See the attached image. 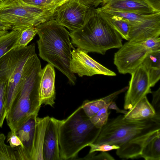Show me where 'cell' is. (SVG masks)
<instances>
[{
  "mask_svg": "<svg viewBox=\"0 0 160 160\" xmlns=\"http://www.w3.org/2000/svg\"><path fill=\"white\" fill-rule=\"evenodd\" d=\"M160 129V119L152 118L131 121L120 115L108 119L93 143L118 146L116 154L121 158H140L143 145L155 131Z\"/></svg>",
  "mask_w": 160,
  "mask_h": 160,
  "instance_id": "6da1fadb",
  "label": "cell"
},
{
  "mask_svg": "<svg viewBox=\"0 0 160 160\" xmlns=\"http://www.w3.org/2000/svg\"><path fill=\"white\" fill-rule=\"evenodd\" d=\"M42 69L36 54L29 58L24 65L20 87L6 117L13 133L31 115L39 112L42 105L39 92Z\"/></svg>",
  "mask_w": 160,
  "mask_h": 160,
  "instance_id": "7a4b0ae2",
  "label": "cell"
},
{
  "mask_svg": "<svg viewBox=\"0 0 160 160\" xmlns=\"http://www.w3.org/2000/svg\"><path fill=\"white\" fill-rule=\"evenodd\" d=\"M35 27L39 37L37 43L40 57L61 72L69 83L74 85L77 78L70 69L73 47L69 32L54 19Z\"/></svg>",
  "mask_w": 160,
  "mask_h": 160,
  "instance_id": "3957f363",
  "label": "cell"
},
{
  "mask_svg": "<svg viewBox=\"0 0 160 160\" xmlns=\"http://www.w3.org/2000/svg\"><path fill=\"white\" fill-rule=\"evenodd\" d=\"M101 129L93 125L81 106L66 118L58 120L60 160L75 159L80 151L94 142Z\"/></svg>",
  "mask_w": 160,
  "mask_h": 160,
  "instance_id": "277c9868",
  "label": "cell"
},
{
  "mask_svg": "<svg viewBox=\"0 0 160 160\" xmlns=\"http://www.w3.org/2000/svg\"><path fill=\"white\" fill-rule=\"evenodd\" d=\"M69 33L72 43L88 52L104 55L108 50L119 49L122 45L120 34L103 19L94 7L89 8L82 26Z\"/></svg>",
  "mask_w": 160,
  "mask_h": 160,
  "instance_id": "5b68a950",
  "label": "cell"
},
{
  "mask_svg": "<svg viewBox=\"0 0 160 160\" xmlns=\"http://www.w3.org/2000/svg\"><path fill=\"white\" fill-rule=\"evenodd\" d=\"M35 48L34 43L14 48L0 58V81L6 83L7 114L20 87L24 65L29 58L36 54Z\"/></svg>",
  "mask_w": 160,
  "mask_h": 160,
  "instance_id": "8992f818",
  "label": "cell"
},
{
  "mask_svg": "<svg viewBox=\"0 0 160 160\" xmlns=\"http://www.w3.org/2000/svg\"><path fill=\"white\" fill-rule=\"evenodd\" d=\"M55 13L46 8L32 6L22 0H3L0 4V19L12 30L36 27L55 19Z\"/></svg>",
  "mask_w": 160,
  "mask_h": 160,
  "instance_id": "52a82bcc",
  "label": "cell"
},
{
  "mask_svg": "<svg viewBox=\"0 0 160 160\" xmlns=\"http://www.w3.org/2000/svg\"><path fill=\"white\" fill-rule=\"evenodd\" d=\"M149 52L139 42L128 41L115 53L114 64L120 73L131 74L142 64Z\"/></svg>",
  "mask_w": 160,
  "mask_h": 160,
  "instance_id": "ba28073f",
  "label": "cell"
},
{
  "mask_svg": "<svg viewBox=\"0 0 160 160\" xmlns=\"http://www.w3.org/2000/svg\"><path fill=\"white\" fill-rule=\"evenodd\" d=\"M90 7L82 0H69L56 8L54 19L70 32L73 31L82 26Z\"/></svg>",
  "mask_w": 160,
  "mask_h": 160,
  "instance_id": "9c48e42d",
  "label": "cell"
},
{
  "mask_svg": "<svg viewBox=\"0 0 160 160\" xmlns=\"http://www.w3.org/2000/svg\"><path fill=\"white\" fill-rule=\"evenodd\" d=\"M87 52L79 48H73L71 53L70 69L74 74L80 77L102 75L116 76V73L95 60Z\"/></svg>",
  "mask_w": 160,
  "mask_h": 160,
  "instance_id": "30bf717a",
  "label": "cell"
},
{
  "mask_svg": "<svg viewBox=\"0 0 160 160\" xmlns=\"http://www.w3.org/2000/svg\"><path fill=\"white\" fill-rule=\"evenodd\" d=\"M131 75V78L124 97L125 110L131 108L152 92L148 73L142 64Z\"/></svg>",
  "mask_w": 160,
  "mask_h": 160,
  "instance_id": "8fae6325",
  "label": "cell"
},
{
  "mask_svg": "<svg viewBox=\"0 0 160 160\" xmlns=\"http://www.w3.org/2000/svg\"><path fill=\"white\" fill-rule=\"evenodd\" d=\"M38 113L31 115L15 132L22 147L14 148L17 160H32L37 118Z\"/></svg>",
  "mask_w": 160,
  "mask_h": 160,
  "instance_id": "7c38bea8",
  "label": "cell"
},
{
  "mask_svg": "<svg viewBox=\"0 0 160 160\" xmlns=\"http://www.w3.org/2000/svg\"><path fill=\"white\" fill-rule=\"evenodd\" d=\"M54 67L48 63L42 69L39 84V92L41 105L53 107L55 103V72Z\"/></svg>",
  "mask_w": 160,
  "mask_h": 160,
  "instance_id": "4fadbf2b",
  "label": "cell"
},
{
  "mask_svg": "<svg viewBox=\"0 0 160 160\" xmlns=\"http://www.w3.org/2000/svg\"><path fill=\"white\" fill-rule=\"evenodd\" d=\"M58 120L53 117L50 118L43 144V160H60L58 136Z\"/></svg>",
  "mask_w": 160,
  "mask_h": 160,
  "instance_id": "5bb4252c",
  "label": "cell"
},
{
  "mask_svg": "<svg viewBox=\"0 0 160 160\" xmlns=\"http://www.w3.org/2000/svg\"><path fill=\"white\" fill-rule=\"evenodd\" d=\"M102 4L103 7L122 11L156 12L144 0H105Z\"/></svg>",
  "mask_w": 160,
  "mask_h": 160,
  "instance_id": "9a60e30c",
  "label": "cell"
},
{
  "mask_svg": "<svg viewBox=\"0 0 160 160\" xmlns=\"http://www.w3.org/2000/svg\"><path fill=\"white\" fill-rule=\"evenodd\" d=\"M124 116L128 120L139 121L152 118L156 116L154 108L146 96L129 109Z\"/></svg>",
  "mask_w": 160,
  "mask_h": 160,
  "instance_id": "2e32d148",
  "label": "cell"
},
{
  "mask_svg": "<svg viewBox=\"0 0 160 160\" xmlns=\"http://www.w3.org/2000/svg\"><path fill=\"white\" fill-rule=\"evenodd\" d=\"M50 117L37 118L32 160H43V144L46 128Z\"/></svg>",
  "mask_w": 160,
  "mask_h": 160,
  "instance_id": "e0dca14e",
  "label": "cell"
},
{
  "mask_svg": "<svg viewBox=\"0 0 160 160\" xmlns=\"http://www.w3.org/2000/svg\"><path fill=\"white\" fill-rule=\"evenodd\" d=\"M148 75L151 87L160 79V50L148 52L142 63Z\"/></svg>",
  "mask_w": 160,
  "mask_h": 160,
  "instance_id": "ac0fdd59",
  "label": "cell"
},
{
  "mask_svg": "<svg viewBox=\"0 0 160 160\" xmlns=\"http://www.w3.org/2000/svg\"><path fill=\"white\" fill-rule=\"evenodd\" d=\"M140 158L145 160H160V129L152 132L145 142Z\"/></svg>",
  "mask_w": 160,
  "mask_h": 160,
  "instance_id": "d6986e66",
  "label": "cell"
},
{
  "mask_svg": "<svg viewBox=\"0 0 160 160\" xmlns=\"http://www.w3.org/2000/svg\"><path fill=\"white\" fill-rule=\"evenodd\" d=\"M128 86L113 92L104 97L91 101L86 100L81 105L85 114L89 118L93 116L105 104L111 102L120 94L127 90Z\"/></svg>",
  "mask_w": 160,
  "mask_h": 160,
  "instance_id": "ffe728a7",
  "label": "cell"
},
{
  "mask_svg": "<svg viewBox=\"0 0 160 160\" xmlns=\"http://www.w3.org/2000/svg\"><path fill=\"white\" fill-rule=\"evenodd\" d=\"M97 9L103 19L117 31L122 39L128 41L130 28L128 21L121 16L107 13L98 8H97Z\"/></svg>",
  "mask_w": 160,
  "mask_h": 160,
  "instance_id": "44dd1931",
  "label": "cell"
},
{
  "mask_svg": "<svg viewBox=\"0 0 160 160\" xmlns=\"http://www.w3.org/2000/svg\"><path fill=\"white\" fill-rule=\"evenodd\" d=\"M23 29H12L0 37V58L15 48Z\"/></svg>",
  "mask_w": 160,
  "mask_h": 160,
  "instance_id": "7402d4cb",
  "label": "cell"
},
{
  "mask_svg": "<svg viewBox=\"0 0 160 160\" xmlns=\"http://www.w3.org/2000/svg\"><path fill=\"white\" fill-rule=\"evenodd\" d=\"M110 102L105 104L96 113L90 118L92 123L97 128H101L106 124L108 119V106Z\"/></svg>",
  "mask_w": 160,
  "mask_h": 160,
  "instance_id": "603a6c76",
  "label": "cell"
},
{
  "mask_svg": "<svg viewBox=\"0 0 160 160\" xmlns=\"http://www.w3.org/2000/svg\"><path fill=\"white\" fill-rule=\"evenodd\" d=\"M37 32L38 30L35 27L23 29L21 32L15 48L27 46L28 43L37 33Z\"/></svg>",
  "mask_w": 160,
  "mask_h": 160,
  "instance_id": "cb8c5ba5",
  "label": "cell"
},
{
  "mask_svg": "<svg viewBox=\"0 0 160 160\" xmlns=\"http://www.w3.org/2000/svg\"><path fill=\"white\" fill-rule=\"evenodd\" d=\"M6 82L0 81V128L2 127L7 115L6 108Z\"/></svg>",
  "mask_w": 160,
  "mask_h": 160,
  "instance_id": "d4e9b609",
  "label": "cell"
},
{
  "mask_svg": "<svg viewBox=\"0 0 160 160\" xmlns=\"http://www.w3.org/2000/svg\"><path fill=\"white\" fill-rule=\"evenodd\" d=\"M0 160H17L14 148L5 144L0 145Z\"/></svg>",
  "mask_w": 160,
  "mask_h": 160,
  "instance_id": "484cf974",
  "label": "cell"
},
{
  "mask_svg": "<svg viewBox=\"0 0 160 160\" xmlns=\"http://www.w3.org/2000/svg\"><path fill=\"white\" fill-rule=\"evenodd\" d=\"M139 43L149 51L160 50V37L149 38Z\"/></svg>",
  "mask_w": 160,
  "mask_h": 160,
  "instance_id": "4316f807",
  "label": "cell"
},
{
  "mask_svg": "<svg viewBox=\"0 0 160 160\" xmlns=\"http://www.w3.org/2000/svg\"><path fill=\"white\" fill-rule=\"evenodd\" d=\"M88 146L90 148L89 153L97 152H107L113 150H116L119 148L118 146L108 144L92 143Z\"/></svg>",
  "mask_w": 160,
  "mask_h": 160,
  "instance_id": "83f0119b",
  "label": "cell"
},
{
  "mask_svg": "<svg viewBox=\"0 0 160 160\" xmlns=\"http://www.w3.org/2000/svg\"><path fill=\"white\" fill-rule=\"evenodd\" d=\"M152 99L151 104L156 112V116L160 118V87L157 90L152 91Z\"/></svg>",
  "mask_w": 160,
  "mask_h": 160,
  "instance_id": "f1b7e54d",
  "label": "cell"
},
{
  "mask_svg": "<svg viewBox=\"0 0 160 160\" xmlns=\"http://www.w3.org/2000/svg\"><path fill=\"white\" fill-rule=\"evenodd\" d=\"M97 152L89 153L83 159L90 160H114L115 158L107 152H101V153L96 155Z\"/></svg>",
  "mask_w": 160,
  "mask_h": 160,
  "instance_id": "f546056e",
  "label": "cell"
},
{
  "mask_svg": "<svg viewBox=\"0 0 160 160\" xmlns=\"http://www.w3.org/2000/svg\"><path fill=\"white\" fill-rule=\"evenodd\" d=\"M7 142L9 145L13 148L21 146L22 147V143L19 138L15 133L11 131L8 134Z\"/></svg>",
  "mask_w": 160,
  "mask_h": 160,
  "instance_id": "4dcf8cb0",
  "label": "cell"
},
{
  "mask_svg": "<svg viewBox=\"0 0 160 160\" xmlns=\"http://www.w3.org/2000/svg\"><path fill=\"white\" fill-rule=\"evenodd\" d=\"M22 1L25 3L32 6L46 8H47L48 5L50 2V0H22Z\"/></svg>",
  "mask_w": 160,
  "mask_h": 160,
  "instance_id": "1f68e13d",
  "label": "cell"
},
{
  "mask_svg": "<svg viewBox=\"0 0 160 160\" xmlns=\"http://www.w3.org/2000/svg\"><path fill=\"white\" fill-rule=\"evenodd\" d=\"M69 0H50L47 9L52 12L55 13L56 8Z\"/></svg>",
  "mask_w": 160,
  "mask_h": 160,
  "instance_id": "d6a6232c",
  "label": "cell"
},
{
  "mask_svg": "<svg viewBox=\"0 0 160 160\" xmlns=\"http://www.w3.org/2000/svg\"><path fill=\"white\" fill-rule=\"evenodd\" d=\"M156 12H160V0H144Z\"/></svg>",
  "mask_w": 160,
  "mask_h": 160,
  "instance_id": "836d02e7",
  "label": "cell"
},
{
  "mask_svg": "<svg viewBox=\"0 0 160 160\" xmlns=\"http://www.w3.org/2000/svg\"><path fill=\"white\" fill-rule=\"evenodd\" d=\"M108 109H113L115 110L116 112L118 113H121L124 115L126 114L128 111L126 110H123L120 109L117 105L116 103L113 101H111L108 106Z\"/></svg>",
  "mask_w": 160,
  "mask_h": 160,
  "instance_id": "e575fe53",
  "label": "cell"
},
{
  "mask_svg": "<svg viewBox=\"0 0 160 160\" xmlns=\"http://www.w3.org/2000/svg\"><path fill=\"white\" fill-rule=\"evenodd\" d=\"M86 5L90 7L96 8L102 3V0H82Z\"/></svg>",
  "mask_w": 160,
  "mask_h": 160,
  "instance_id": "d590c367",
  "label": "cell"
},
{
  "mask_svg": "<svg viewBox=\"0 0 160 160\" xmlns=\"http://www.w3.org/2000/svg\"><path fill=\"white\" fill-rule=\"evenodd\" d=\"M12 30V27L8 23L0 19V30Z\"/></svg>",
  "mask_w": 160,
  "mask_h": 160,
  "instance_id": "8d00e7d4",
  "label": "cell"
},
{
  "mask_svg": "<svg viewBox=\"0 0 160 160\" xmlns=\"http://www.w3.org/2000/svg\"><path fill=\"white\" fill-rule=\"evenodd\" d=\"M6 137L4 134L0 132V145L5 142Z\"/></svg>",
  "mask_w": 160,
  "mask_h": 160,
  "instance_id": "74e56055",
  "label": "cell"
},
{
  "mask_svg": "<svg viewBox=\"0 0 160 160\" xmlns=\"http://www.w3.org/2000/svg\"><path fill=\"white\" fill-rule=\"evenodd\" d=\"M8 32V30H0V37L3 34L7 33Z\"/></svg>",
  "mask_w": 160,
  "mask_h": 160,
  "instance_id": "f35d334b",
  "label": "cell"
},
{
  "mask_svg": "<svg viewBox=\"0 0 160 160\" xmlns=\"http://www.w3.org/2000/svg\"><path fill=\"white\" fill-rule=\"evenodd\" d=\"M3 2V0H0V4Z\"/></svg>",
  "mask_w": 160,
  "mask_h": 160,
  "instance_id": "ab89813d",
  "label": "cell"
}]
</instances>
